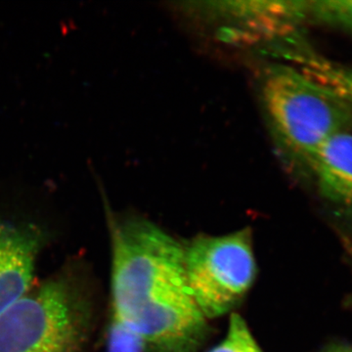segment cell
Here are the masks:
<instances>
[{"instance_id":"obj_11","label":"cell","mask_w":352,"mask_h":352,"mask_svg":"<svg viewBox=\"0 0 352 352\" xmlns=\"http://www.w3.org/2000/svg\"><path fill=\"white\" fill-rule=\"evenodd\" d=\"M331 352H352V349H336V351H331Z\"/></svg>"},{"instance_id":"obj_7","label":"cell","mask_w":352,"mask_h":352,"mask_svg":"<svg viewBox=\"0 0 352 352\" xmlns=\"http://www.w3.org/2000/svg\"><path fill=\"white\" fill-rule=\"evenodd\" d=\"M305 75L328 87L352 109V68L330 61L319 55H307L302 62Z\"/></svg>"},{"instance_id":"obj_6","label":"cell","mask_w":352,"mask_h":352,"mask_svg":"<svg viewBox=\"0 0 352 352\" xmlns=\"http://www.w3.org/2000/svg\"><path fill=\"white\" fill-rule=\"evenodd\" d=\"M319 188L328 200L352 208V134H335L322 144L309 163Z\"/></svg>"},{"instance_id":"obj_3","label":"cell","mask_w":352,"mask_h":352,"mask_svg":"<svg viewBox=\"0 0 352 352\" xmlns=\"http://www.w3.org/2000/svg\"><path fill=\"white\" fill-rule=\"evenodd\" d=\"M92 314L78 276L54 275L32 285L0 316V352H85Z\"/></svg>"},{"instance_id":"obj_1","label":"cell","mask_w":352,"mask_h":352,"mask_svg":"<svg viewBox=\"0 0 352 352\" xmlns=\"http://www.w3.org/2000/svg\"><path fill=\"white\" fill-rule=\"evenodd\" d=\"M112 310L146 352H196L208 319L185 273L184 245L144 219H111Z\"/></svg>"},{"instance_id":"obj_5","label":"cell","mask_w":352,"mask_h":352,"mask_svg":"<svg viewBox=\"0 0 352 352\" xmlns=\"http://www.w3.org/2000/svg\"><path fill=\"white\" fill-rule=\"evenodd\" d=\"M45 236L25 222L0 220V316L34 284Z\"/></svg>"},{"instance_id":"obj_4","label":"cell","mask_w":352,"mask_h":352,"mask_svg":"<svg viewBox=\"0 0 352 352\" xmlns=\"http://www.w3.org/2000/svg\"><path fill=\"white\" fill-rule=\"evenodd\" d=\"M190 292L207 319L230 312L256 277V265L248 230L224 236H200L184 245Z\"/></svg>"},{"instance_id":"obj_2","label":"cell","mask_w":352,"mask_h":352,"mask_svg":"<svg viewBox=\"0 0 352 352\" xmlns=\"http://www.w3.org/2000/svg\"><path fill=\"white\" fill-rule=\"evenodd\" d=\"M259 94L280 149L308 166L325 141L352 127L349 104L296 67L266 66L261 72Z\"/></svg>"},{"instance_id":"obj_9","label":"cell","mask_w":352,"mask_h":352,"mask_svg":"<svg viewBox=\"0 0 352 352\" xmlns=\"http://www.w3.org/2000/svg\"><path fill=\"white\" fill-rule=\"evenodd\" d=\"M107 352H146L138 333L111 312L107 336Z\"/></svg>"},{"instance_id":"obj_10","label":"cell","mask_w":352,"mask_h":352,"mask_svg":"<svg viewBox=\"0 0 352 352\" xmlns=\"http://www.w3.org/2000/svg\"><path fill=\"white\" fill-rule=\"evenodd\" d=\"M316 14L352 32V1H325L311 3Z\"/></svg>"},{"instance_id":"obj_8","label":"cell","mask_w":352,"mask_h":352,"mask_svg":"<svg viewBox=\"0 0 352 352\" xmlns=\"http://www.w3.org/2000/svg\"><path fill=\"white\" fill-rule=\"evenodd\" d=\"M210 352H263L247 323L240 315L232 314L226 338Z\"/></svg>"}]
</instances>
